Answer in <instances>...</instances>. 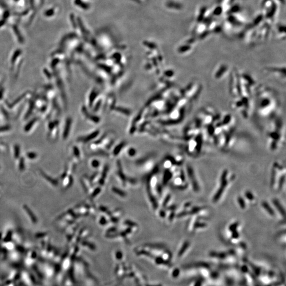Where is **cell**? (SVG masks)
<instances>
[{"mask_svg":"<svg viewBox=\"0 0 286 286\" xmlns=\"http://www.w3.org/2000/svg\"><path fill=\"white\" fill-rule=\"evenodd\" d=\"M279 99L273 90L266 86H257L254 93L253 114L267 122L279 114Z\"/></svg>","mask_w":286,"mask_h":286,"instance_id":"obj_1","label":"cell"},{"mask_svg":"<svg viewBox=\"0 0 286 286\" xmlns=\"http://www.w3.org/2000/svg\"><path fill=\"white\" fill-rule=\"evenodd\" d=\"M266 136L271 151H276L280 144L285 142V123L279 113L268 122Z\"/></svg>","mask_w":286,"mask_h":286,"instance_id":"obj_2","label":"cell"},{"mask_svg":"<svg viewBox=\"0 0 286 286\" xmlns=\"http://www.w3.org/2000/svg\"><path fill=\"white\" fill-rule=\"evenodd\" d=\"M228 174V170L226 169L224 170L221 173V176L220 178V185L219 188L212 198L213 202H217L219 200L226 189V187H227L228 185V181L227 180Z\"/></svg>","mask_w":286,"mask_h":286,"instance_id":"obj_3","label":"cell"},{"mask_svg":"<svg viewBox=\"0 0 286 286\" xmlns=\"http://www.w3.org/2000/svg\"><path fill=\"white\" fill-rule=\"evenodd\" d=\"M264 72L268 74L273 76L279 80L286 82V68L285 66L269 67L264 69Z\"/></svg>","mask_w":286,"mask_h":286,"instance_id":"obj_4","label":"cell"},{"mask_svg":"<svg viewBox=\"0 0 286 286\" xmlns=\"http://www.w3.org/2000/svg\"><path fill=\"white\" fill-rule=\"evenodd\" d=\"M187 176L188 177L190 180L191 185H192V189L194 191L198 192L200 191V186L198 182L196 179L195 173L194 172V169L190 165H187L186 167Z\"/></svg>","mask_w":286,"mask_h":286,"instance_id":"obj_5","label":"cell"},{"mask_svg":"<svg viewBox=\"0 0 286 286\" xmlns=\"http://www.w3.org/2000/svg\"><path fill=\"white\" fill-rule=\"evenodd\" d=\"M229 72V68L227 65L225 64H221L218 65L215 69L213 73V76L216 79L220 80L224 79L225 76Z\"/></svg>","mask_w":286,"mask_h":286,"instance_id":"obj_6","label":"cell"},{"mask_svg":"<svg viewBox=\"0 0 286 286\" xmlns=\"http://www.w3.org/2000/svg\"><path fill=\"white\" fill-rule=\"evenodd\" d=\"M234 251H229L227 252H216V251H211L209 253V256L213 258H216L219 260H225L230 256L235 255Z\"/></svg>","mask_w":286,"mask_h":286,"instance_id":"obj_7","label":"cell"},{"mask_svg":"<svg viewBox=\"0 0 286 286\" xmlns=\"http://www.w3.org/2000/svg\"><path fill=\"white\" fill-rule=\"evenodd\" d=\"M205 207H199V206H195L192 207L191 209L189 211H183L181 212H179L178 214L177 215V217L181 218L185 216H187L188 215H195L198 214V212H200V211H202L203 209H205Z\"/></svg>","mask_w":286,"mask_h":286,"instance_id":"obj_8","label":"cell"},{"mask_svg":"<svg viewBox=\"0 0 286 286\" xmlns=\"http://www.w3.org/2000/svg\"><path fill=\"white\" fill-rule=\"evenodd\" d=\"M273 203L274 207L276 208V209H277L278 211L279 212L280 214L281 215V216H283V217L285 219L286 211L283 207V205L279 202V201L277 199H273Z\"/></svg>","mask_w":286,"mask_h":286,"instance_id":"obj_9","label":"cell"},{"mask_svg":"<svg viewBox=\"0 0 286 286\" xmlns=\"http://www.w3.org/2000/svg\"><path fill=\"white\" fill-rule=\"evenodd\" d=\"M111 191L112 193L115 195L116 196L121 198V199H125L127 197V194L125 192L121 190L120 189L117 188L115 187H112L111 188Z\"/></svg>","mask_w":286,"mask_h":286,"instance_id":"obj_10","label":"cell"},{"mask_svg":"<svg viewBox=\"0 0 286 286\" xmlns=\"http://www.w3.org/2000/svg\"><path fill=\"white\" fill-rule=\"evenodd\" d=\"M173 175L172 170L170 169H166L165 171L164 175H163V179H162V183L163 185H166L169 181L172 178Z\"/></svg>","mask_w":286,"mask_h":286,"instance_id":"obj_11","label":"cell"},{"mask_svg":"<svg viewBox=\"0 0 286 286\" xmlns=\"http://www.w3.org/2000/svg\"><path fill=\"white\" fill-rule=\"evenodd\" d=\"M23 207L24 208L26 212L27 213V214L29 215V217L31 219L32 222H33L34 224H36V223H37V222H38L37 218L36 217V216L34 215V214L33 213V212L31 211V209H30V208H29L28 206L26 205H23Z\"/></svg>","mask_w":286,"mask_h":286,"instance_id":"obj_12","label":"cell"},{"mask_svg":"<svg viewBox=\"0 0 286 286\" xmlns=\"http://www.w3.org/2000/svg\"><path fill=\"white\" fill-rule=\"evenodd\" d=\"M262 207L266 210V211L271 216H274L275 215V212L274 211L271 207V206L268 204V202H267L266 201H262Z\"/></svg>","mask_w":286,"mask_h":286,"instance_id":"obj_13","label":"cell"},{"mask_svg":"<svg viewBox=\"0 0 286 286\" xmlns=\"http://www.w3.org/2000/svg\"><path fill=\"white\" fill-rule=\"evenodd\" d=\"M189 247H190V242L189 241L185 242L179 251L178 254L179 257H181L182 256H183L184 253H185Z\"/></svg>","mask_w":286,"mask_h":286,"instance_id":"obj_14","label":"cell"},{"mask_svg":"<svg viewBox=\"0 0 286 286\" xmlns=\"http://www.w3.org/2000/svg\"><path fill=\"white\" fill-rule=\"evenodd\" d=\"M278 163H274L273 166L272 172H271V185L273 187L274 185L276 179V168L277 166Z\"/></svg>","mask_w":286,"mask_h":286,"instance_id":"obj_15","label":"cell"},{"mask_svg":"<svg viewBox=\"0 0 286 286\" xmlns=\"http://www.w3.org/2000/svg\"><path fill=\"white\" fill-rule=\"evenodd\" d=\"M40 172L41 173V174L42 175V176H43L47 181H48L50 183H52V185H58V181H57L56 179H52V178L50 177L49 176H48V175H47L46 173H44V172L42 171L41 170H40Z\"/></svg>","mask_w":286,"mask_h":286,"instance_id":"obj_16","label":"cell"},{"mask_svg":"<svg viewBox=\"0 0 286 286\" xmlns=\"http://www.w3.org/2000/svg\"><path fill=\"white\" fill-rule=\"evenodd\" d=\"M75 3L76 5L79 6V7L81 8L82 9L87 10L90 8V5L88 3H86V2H83L81 0H75Z\"/></svg>","mask_w":286,"mask_h":286,"instance_id":"obj_17","label":"cell"},{"mask_svg":"<svg viewBox=\"0 0 286 286\" xmlns=\"http://www.w3.org/2000/svg\"><path fill=\"white\" fill-rule=\"evenodd\" d=\"M206 226H207L206 223L201 222L198 220L194 223L193 228H194V230H197L198 228H205V227H206Z\"/></svg>","mask_w":286,"mask_h":286,"instance_id":"obj_18","label":"cell"},{"mask_svg":"<svg viewBox=\"0 0 286 286\" xmlns=\"http://www.w3.org/2000/svg\"><path fill=\"white\" fill-rule=\"evenodd\" d=\"M171 195L170 194H167L164 198V200L162 202V204H161L162 206L164 208L166 207V206H168V204L170 202V201L171 200Z\"/></svg>","mask_w":286,"mask_h":286,"instance_id":"obj_19","label":"cell"},{"mask_svg":"<svg viewBox=\"0 0 286 286\" xmlns=\"http://www.w3.org/2000/svg\"><path fill=\"white\" fill-rule=\"evenodd\" d=\"M237 200L238 205L240 206L241 208L242 209H245L246 208V202H245L244 199H243V198L241 196H238L237 197Z\"/></svg>","mask_w":286,"mask_h":286,"instance_id":"obj_20","label":"cell"},{"mask_svg":"<svg viewBox=\"0 0 286 286\" xmlns=\"http://www.w3.org/2000/svg\"><path fill=\"white\" fill-rule=\"evenodd\" d=\"M238 226H239V223L238 222H235V223L231 224V225H230L229 227H228V230L231 233L233 231H237V228H238Z\"/></svg>","mask_w":286,"mask_h":286,"instance_id":"obj_21","label":"cell"},{"mask_svg":"<svg viewBox=\"0 0 286 286\" xmlns=\"http://www.w3.org/2000/svg\"><path fill=\"white\" fill-rule=\"evenodd\" d=\"M285 180H286L285 174L283 175L280 178L279 180V183H278L279 190H281V189L283 188V185L284 182H285Z\"/></svg>","mask_w":286,"mask_h":286,"instance_id":"obj_22","label":"cell"},{"mask_svg":"<svg viewBox=\"0 0 286 286\" xmlns=\"http://www.w3.org/2000/svg\"><path fill=\"white\" fill-rule=\"evenodd\" d=\"M245 197L248 200L253 201L254 199V195L250 191H247L245 192Z\"/></svg>","mask_w":286,"mask_h":286,"instance_id":"obj_23","label":"cell"},{"mask_svg":"<svg viewBox=\"0 0 286 286\" xmlns=\"http://www.w3.org/2000/svg\"><path fill=\"white\" fill-rule=\"evenodd\" d=\"M90 166L94 169H98L100 167V163L98 161H93L90 163Z\"/></svg>","mask_w":286,"mask_h":286,"instance_id":"obj_24","label":"cell"},{"mask_svg":"<svg viewBox=\"0 0 286 286\" xmlns=\"http://www.w3.org/2000/svg\"><path fill=\"white\" fill-rule=\"evenodd\" d=\"M240 233L238 232V231H235L231 232V238L234 240H237L240 237Z\"/></svg>","mask_w":286,"mask_h":286,"instance_id":"obj_25","label":"cell"},{"mask_svg":"<svg viewBox=\"0 0 286 286\" xmlns=\"http://www.w3.org/2000/svg\"><path fill=\"white\" fill-rule=\"evenodd\" d=\"M12 231H9L7 233V235H6V237H5V238L4 239V241L5 242H8L10 241L11 240V238H12Z\"/></svg>","mask_w":286,"mask_h":286,"instance_id":"obj_26","label":"cell"},{"mask_svg":"<svg viewBox=\"0 0 286 286\" xmlns=\"http://www.w3.org/2000/svg\"><path fill=\"white\" fill-rule=\"evenodd\" d=\"M78 23H79V25H80V27L81 29V31L82 32V33H84L85 34H87V31L86 30L85 28H84V26H83V24L82 25V23L81 22V20L80 19H78Z\"/></svg>","mask_w":286,"mask_h":286,"instance_id":"obj_27","label":"cell"},{"mask_svg":"<svg viewBox=\"0 0 286 286\" xmlns=\"http://www.w3.org/2000/svg\"><path fill=\"white\" fill-rule=\"evenodd\" d=\"M159 216L161 218H165L166 217V213L165 212V211L163 209H161L159 210Z\"/></svg>","mask_w":286,"mask_h":286,"instance_id":"obj_28","label":"cell"},{"mask_svg":"<svg viewBox=\"0 0 286 286\" xmlns=\"http://www.w3.org/2000/svg\"><path fill=\"white\" fill-rule=\"evenodd\" d=\"M24 169V160L21 159L19 164V170L21 171H23Z\"/></svg>","mask_w":286,"mask_h":286,"instance_id":"obj_29","label":"cell"},{"mask_svg":"<svg viewBox=\"0 0 286 286\" xmlns=\"http://www.w3.org/2000/svg\"><path fill=\"white\" fill-rule=\"evenodd\" d=\"M46 233H39L36 234L35 237H36L37 238H41V237H43L46 236Z\"/></svg>","mask_w":286,"mask_h":286,"instance_id":"obj_30","label":"cell"},{"mask_svg":"<svg viewBox=\"0 0 286 286\" xmlns=\"http://www.w3.org/2000/svg\"><path fill=\"white\" fill-rule=\"evenodd\" d=\"M28 156L30 159H34V158H36V154H28Z\"/></svg>","mask_w":286,"mask_h":286,"instance_id":"obj_31","label":"cell"},{"mask_svg":"<svg viewBox=\"0 0 286 286\" xmlns=\"http://www.w3.org/2000/svg\"><path fill=\"white\" fill-rule=\"evenodd\" d=\"M2 233H1V232H0V240H1V238H2Z\"/></svg>","mask_w":286,"mask_h":286,"instance_id":"obj_32","label":"cell"}]
</instances>
